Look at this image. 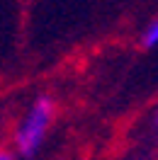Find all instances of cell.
<instances>
[{
  "label": "cell",
  "instance_id": "3957f363",
  "mask_svg": "<svg viewBox=\"0 0 158 160\" xmlns=\"http://www.w3.org/2000/svg\"><path fill=\"white\" fill-rule=\"evenodd\" d=\"M0 160H20L15 155V150L12 148H5V146H0Z\"/></svg>",
  "mask_w": 158,
  "mask_h": 160
},
{
  "label": "cell",
  "instance_id": "6da1fadb",
  "mask_svg": "<svg viewBox=\"0 0 158 160\" xmlns=\"http://www.w3.org/2000/svg\"><path fill=\"white\" fill-rule=\"evenodd\" d=\"M59 107L51 95H39L27 104L12 129V150L22 160H32L49 138Z\"/></svg>",
  "mask_w": 158,
  "mask_h": 160
},
{
  "label": "cell",
  "instance_id": "277c9868",
  "mask_svg": "<svg viewBox=\"0 0 158 160\" xmlns=\"http://www.w3.org/2000/svg\"><path fill=\"white\" fill-rule=\"evenodd\" d=\"M153 126H156V131H158V107H156V112H153Z\"/></svg>",
  "mask_w": 158,
  "mask_h": 160
},
{
  "label": "cell",
  "instance_id": "7a4b0ae2",
  "mask_svg": "<svg viewBox=\"0 0 158 160\" xmlns=\"http://www.w3.org/2000/svg\"><path fill=\"white\" fill-rule=\"evenodd\" d=\"M141 44H144L146 49H153V46H158V15L146 24V29L141 32Z\"/></svg>",
  "mask_w": 158,
  "mask_h": 160
}]
</instances>
